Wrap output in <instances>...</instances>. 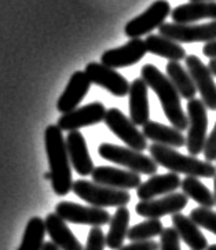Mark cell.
I'll return each instance as SVG.
<instances>
[{
    "label": "cell",
    "instance_id": "30bf717a",
    "mask_svg": "<svg viewBox=\"0 0 216 250\" xmlns=\"http://www.w3.org/2000/svg\"><path fill=\"white\" fill-rule=\"evenodd\" d=\"M55 213L62 220L73 224H84L91 227H102L108 224L112 216L104 208L97 206H83L75 202L62 201L55 206Z\"/></svg>",
    "mask_w": 216,
    "mask_h": 250
},
{
    "label": "cell",
    "instance_id": "d6a6232c",
    "mask_svg": "<svg viewBox=\"0 0 216 250\" xmlns=\"http://www.w3.org/2000/svg\"><path fill=\"white\" fill-rule=\"evenodd\" d=\"M105 246H106V236L101 227L91 228L84 250H104Z\"/></svg>",
    "mask_w": 216,
    "mask_h": 250
},
{
    "label": "cell",
    "instance_id": "277c9868",
    "mask_svg": "<svg viewBox=\"0 0 216 250\" xmlns=\"http://www.w3.org/2000/svg\"><path fill=\"white\" fill-rule=\"evenodd\" d=\"M72 190L84 202L97 208H120L126 206L131 201L130 192L126 190H117L88 180H76Z\"/></svg>",
    "mask_w": 216,
    "mask_h": 250
},
{
    "label": "cell",
    "instance_id": "ffe728a7",
    "mask_svg": "<svg viewBox=\"0 0 216 250\" xmlns=\"http://www.w3.org/2000/svg\"><path fill=\"white\" fill-rule=\"evenodd\" d=\"M180 177L178 173H164V175H153L146 182L136 188V195L141 201L154 199L160 195H168L180 187Z\"/></svg>",
    "mask_w": 216,
    "mask_h": 250
},
{
    "label": "cell",
    "instance_id": "60d3db41",
    "mask_svg": "<svg viewBox=\"0 0 216 250\" xmlns=\"http://www.w3.org/2000/svg\"><path fill=\"white\" fill-rule=\"evenodd\" d=\"M190 1H216V0H190Z\"/></svg>",
    "mask_w": 216,
    "mask_h": 250
},
{
    "label": "cell",
    "instance_id": "44dd1931",
    "mask_svg": "<svg viewBox=\"0 0 216 250\" xmlns=\"http://www.w3.org/2000/svg\"><path fill=\"white\" fill-rule=\"evenodd\" d=\"M45 232L51 238V242L61 250H84L80 241L57 213H48L44 219Z\"/></svg>",
    "mask_w": 216,
    "mask_h": 250
},
{
    "label": "cell",
    "instance_id": "ab89813d",
    "mask_svg": "<svg viewBox=\"0 0 216 250\" xmlns=\"http://www.w3.org/2000/svg\"><path fill=\"white\" fill-rule=\"evenodd\" d=\"M207 250H216V243L215 245H211V246H208V249Z\"/></svg>",
    "mask_w": 216,
    "mask_h": 250
},
{
    "label": "cell",
    "instance_id": "5bb4252c",
    "mask_svg": "<svg viewBox=\"0 0 216 250\" xmlns=\"http://www.w3.org/2000/svg\"><path fill=\"white\" fill-rule=\"evenodd\" d=\"M105 116H106V107L104 106V103L92 102L62 114L58 118L57 126L62 132L64 131H69V132L79 131L80 128H84V126L102 123L105 120Z\"/></svg>",
    "mask_w": 216,
    "mask_h": 250
},
{
    "label": "cell",
    "instance_id": "52a82bcc",
    "mask_svg": "<svg viewBox=\"0 0 216 250\" xmlns=\"http://www.w3.org/2000/svg\"><path fill=\"white\" fill-rule=\"evenodd\" d=\"M160 35L176 43H209L216 40V21L208 23L164 22L158 28Z\"/></svg>",
    "mask_w": 216,
    "mask_h": 250
},
{
    "label": "cell",
    "instance_id": "484cf974",
    "mask_svg": "<svg viewBox=\"0 0 216 250\" xmlns=\"http://www.w3.org/2000/svg\"><path fill=\"white\" fill-rule=\"evenodd\" d=\"M131 214L126 206H120L109 221V231L106 235V246L112 250H119L123 248V243L126 241L128 234Z\"/></svg>",
    "mask_w": 216,
    "mask_h": 250
},
{
    "label": "cell",
    "instance_id": "cb8c5ba5",
    "mask_svg": "<svg viewBox=\"0 0 216 250\" xmlns=\"http://www.w3.org/2000/svg\"><path fill=\"white\" fill-rule=\"evenodd\" d=\"M172 227L176 229L179 238L192 250H207L208 241L201 232L200 227L185 214H172Z\"/></svg>",
    "mask_w": 216,
    "mask_h": 250
},
{
    "label": "cell",
    "instance_id": "7402d4cb",
    "mask_svg": "<svg viewBox=\"0 0 216 250\" xmlns=\"http://www.w3.org/2000/svg\"><path fill=\"white\" fill-rule=\"evenodd\" d=\"M172 22L194 23L200 20L216 21V1H190L171 11Z\"/></svg>",
    "mask_w": 216,
    "mask_h": 250
},
{
    "label": "cell",
    "instance_id": "1f68e13d",
    "mask_svg": "<svg viewBox=\"0 0 216 250\" xmlns=\"http://www.w3.org/2000/svg\"><path fill=\"white\" fill-rule=\"evenodd\" d=\"M160 250H182L180 249V238L173 227L164 228L160 235Z\"/></svg>",
    "mask_w": 216,
    "mask_h": 250
},
{
    "label": "cell",
    "instance_id": "4fadbf2b",
    "mask_svg": "<svg viewBox=\"0 0 216 250\" xmlns=\"http://www.w3.org/2000/svg\"><path fill=\"white\" fill-rule=\"evenodd\" d=\"M84 72L88 76L91 84L94 83L98 87L109 91L112 95L123 98L127 96L130 92L131 84H128L127 79L123 74H120L116 69L105 66L97 62H89Z\"/></svg>",
    "mask_w": 216,
    "mask_h": 250
},
{
    "label": "cell",
    "instance_id": "4dcf8cb0",
    "mask_svg": "<svg viewBox=\"0 0 216 250\" xmlns=\"http://www.w3.org/2000/svg\"><path fill=\"white\" fill-rule=\"evenodd\" d=\"M198 226L216 235V212L207 208H195L189 216Z\"/></svg>",
    "mask_w": 216,
    "mask_h": 250
},
{
    "label": "cell",
    "instance_id": "9c48e42d",
    "mask_svg": "<svg viewBox=\"0 0 216 250\" xmlns=\"http://www.w3.org/2000/svg\"><path fill=\"white\" fill-rule=\"evenodd\" d=\"M171 4L167 0H156L148 10L132 18L124 28L126 36L130 39H141V36L149 35L165 22V18L171 15Z\"/></svg>",
    "mask_w": 216,
    "mask_h": 250
},
{
    "label": "cell",
    "instance_id": "5b68a950",
    "mask_svg": "<svg viewBox=\"0 0 216 250\" xmlns=\"http://www.w3.org/2000/svg\"><path fill=\"white\" fill-rule=\"evenodd\" d=\"M99 155L106 161L126 167L128 170L138 175H156L158 165L156 161L130 147H123L113 143H102L98 147Z\"/></svg>",
    "mask_w": 216,
    "mask_h": 250
},
{
    "label": "cell",
    "instance_id": "4316f807",
    "mask_svg": "<svg viewBox=\"0 0 216 250\" xmlns=\"http://www.w3.org/2000/svg\"><path fill=\"white\" fill-rule=\"evenodd\" d=\"M165 70H167L168 79L171 80L173 87L176 88L180 98H183L186 101H190V99L195 98L197 88H195L193 79L189 74L187 69H185L179 62H172V61H170L167 63V66H165Z\"/></svg>",
    "mask_w": 216,
    "mask_h": 250
},
{
    "label": "cell",
    "instance_id": "9a60e30c",
    "mask_svg": "<svg viewBox=\"0 0 216 250\" xmlns=\"http://www.w3.org/2000/svg\"><path fill=\"white\" fill-rule=\"evenodd\" d=\"M148 54L145 40L142 39H130V42L117 48L108 50L101 57V63L112 69L132 66L138 63Z\"/></svg>",
    "mask_w": 216,
    "mask_h": 250
},
{
    "label": "cell",
    "instance_id": "d6986e66",
    "mask_svg": "<svg viewBox=\"0 0 216 250\" xmlns=\"http://www.w3.org/2000/svg\"><path fill=\"white\" fill-rule=\"evenodd\" d=\"M130 120L135 125H143L150 121L149 87L142 79H135L130 85Z\"/></svg>",
    "mask_w": 216,
    "mask_h": 250
},
{
    "label": "cell",
    "instance_id": "8fae6325",
    "mask_svg": "<svg viewBox=\"0 0 216 250\" xmlns=\"http://www.w3.org/2000/svg\"><path fill=\"white\" fill-rule=\"evenodd\" d=\"M185 63L205 107L208 110L216 111V84L208 65H204L201 59L195 55H187Z\"/></svg>",
    "mask_w": 216,
    "mask_h": 250
},
{
    "label": "cell",
    "instance_id": "6da1fadb",
    "mask_svg": "<svg viewBox=\"0 0 216 250\" xmlns=\"http://www.w3.org/2000/svg\"><path fill=\"white\" fill-rule=\"evenodd\" d=\"M141 79L150 89L154 91V94L161 103V107L164 110L167 120L171 123L173 128L178 131H186L189 126L187 114L183 111L182 103H180V95L173 87L168 76L161 73V70L154 65H143L141 69Z\"/></svg>",
    "mask_w": 216,
    "mask_h": 250
},
{
    "label": "cell",
    "instance_id": "83f0119b",
    "mask_svg": "<svg viewBox=\"0 0 216 250\" xmlns=\"http://www.w3.org/2000/svg\"><path fill=\"white\" fill-rule=\"evenodd\" d=\"M180 187H182L183 194L186 195L187 198H192L193 201H195L198 205H201L202 208L212 209V208L216 205L214 194L209 191L208 187H205V186L198 180V177L186 176L182 180Z\"/></svg>",
    "mask_w": 216,
    "mask_h": 250
},
{
    "label": "cell",
    "instance_id": "7c38bea8",
    "mask_svg": "<svg viewBox=\"0 0 216 250\" xmlns=\"http://www.w3.org/2000/svg\"><path fill=\"white\" fill-rule=\"evenodd\" d=\"M189 198L183 192H171L163 198L141 201L135 206V212L145 219H161L168 214L180 213L187 206Z\"/></svg>",
    "mask_w": 216,
    "mask_h": 250
},
{
    "label": "cell",
    "instance_id": "2e32d148",
    "mask_svg": "<svg viewBox=\"0 0 216 250\" xmlns=\"http://www.w3.org/2000/svg\"><path fill=\"white\" fill-rule=\"evenodd\" d=\"M91 176H92L94 183L117 188V190H126V191L138 188L142 184L141 175L131 170L119 169V168L106 167V165L95 167Z\"/></svg>",
    "mask_w": 216,
    "mask_h": 250
},
{
    "label": "cell",
    "instance_id": "ba28073f",
    "mask_svg": "<svg viewBox=\"0 0 216 250\" xmlns=\"http://www.w3.org/2000/svg\"><path fill=\"white\" fill-rule=\"evenodd\" d=\"M104 123L121 142L127 145V147L141 153L148 148V139L136 128V125L117 107H110L106 110Z\"/></svg>",
    "mask_w": 216,
    "mask_h": 250
},
{
    "label": "cell",
    "instance_id": "836d02e7",
    "mask_svg": "<svg viewBox=\"0 0 216 250\" xmlns=\"http://www.w3.org/2000/svg\"><path fill=\"white\" fill-rule=\"evenodd\" d=\"M202 154L205 157V161H216V123L215 126H214V129L211 131V133L208 135V138H207L205 147H204Z\"/></svg>",
    "mask_w": 216,
    "mask_h": 250
},
{
    "label": "cell",
    "instance_id": "74e56055",
    "mask_svg": "<svg viewBox=\"0 0 216 250\" xmlns=\"http://www.w3.org/2000/svg\"><path fill=\"white\" fill-rule=\"evenodd\" d=\"M42 250H61L58 246H55L52 242H44L43 245V249Z\"/></svg>",
    "mask_w": 216,
    "mask_h": 250
},
{
    "label": "cell",
    "instance_id": "8d00e7d4",
    "mask_svg": "<svg viewBox=\"0 0 216 250\" xmlns=\"http://www.w3.org/2000/svg\"><path fill=\"white\" fill-rule=\"evenodd\" d=\"M208 67L209 70H211V73H212V76H215L216 77V59H211V61H209Z\"/></svg>",
    "mask_w": 216,
    "mask_h": 250
},
{
    "label": "cell",
    "instance_id": "e0dca14e",
    "mask_svg": "<svg viewBox=\"0 0 216 250\" xmlns=\"http://www.w3.org/2000/svg\"><path fill=\"white\" fill-rule=\"evenodd\" d=\"M89 87H91V81L86 72H82V70L75 72L70 76L67 85L57 102V110L65 114L77 109V106L84 99V96L88 94Z\"/></svg>",
    "mask_w": 216,
    "mask_h": 250
},
{
    "label": "cell",
    "instance_id": "3957f363",
    "mask_svg": "<svg viewBox=\"0 0 216 250\" xmlns=\"http://www.w3.org/2000/svg\"><path fill=\"white\" fill-rule=\"evenodd\" d=\"M150 157L157 165L170 169L178 175L211 179L216 176V167L208 161H200L193 155H183L173 147H167L153 143L150 145Z\"/></svg>",
    "mask_w": 216,
    "mask_h": 250
},
{
    "label": "cell",
    "instance_id": "8992f818",
    "mask_svg": "<svg viewBox=\"0 0 216 250\" xmlns=\"http://www.w3.org/2000/svg\"><path fill=\"white\" fill-rule=\"evenodd\" d=\"M187 126L186 147L189 154L197 157L201 154L207 142V129H208V114L207 107L201 99L194 98L187 102Z\"/></svg>",
    "mask_w": 216,
    "mask_h": 250
},
{
    "label": "cell",
    "instance_id": "f546056e",
    "mask_svg": "<svg viewBox=\"0 0 216 250\" xmlns=\"http://www.w3.org/2000/svg\"><path fill=\"white\" fill-rule=\"evenodd\" d=\"M164 231L163 223L158 219H148L139 224H135L128 229L127 238L131 242L138 241H150L154 236H160Z\"/></svg>",
    "mask_w": 216,
    "mask_h": 250
},
{
    "label": "cell",
    "instance_id": "f1b7e54d",
    "mask_svg": "<svg viewBox=\"0 0 216 250\" xmlns=\"http://www.w3.org/2000/svg\"><path fill=\"white\" fill-rule=\"evenodd\" d=\"M45 224L40 217H32L23 231L22 242L18 250H42L44 245Z\"/></svg>",
    "mask_w": 216,
    "mask_h": 250
},
{
    "label": "cell",
    "instance_id": "f35d334b",
    "mask_svg": "<svg viewBox=\"0 0 216 250\" xmlns=\"http://www.w3.org/2000/svg\"><path fill=\"white\" fill-rule=\"evenodd\" d=\"M214 191H215L214 197H215V204H216V176L214 177Z\"/></svg>",
    "mask_w": 216,
    "mask_h": 250
},
{
    "label": "cell",
    "instance_id": "ac0fdd59",
    "mask_svg": "<svg viewBox=\"0 0 216 250\" xmlns=\"http://www.w3.org/2000/svg\"><path fill=\"white\" fill-rule=\"evenodd\" d=\"M66 148L69 160L73 167V169L82 175L88 176L94 170V164L89 157L88 147H87V140L83 136L80 131H72L67 133L66 136Z\"/></svg>",
    "mask_w": 216,
    "mask_h": 250
},
{
    "label": "cell",
    "instance_id": "603a6c76",
    "mask_svg": "<svg viewBox=\"0 0 216 250\" xmlns=\"http://www.w3.org/2000/svg\"><path fill=\"white\" fill-rule=\"evenodd\" d=\"M142 133L146 139L161 146L173 148L186 146V138L183 136V132H180L173 126H167L156 121H148L143 125Z\"/></svg>",
    "mask_w": 216,
    "mask_h": 250
},
{
    "label": "cell",
    "instance_id": "7a4b0ae2",
    "mask_svg": "<svg viewBox=\"0 0 216 250\" xmlns=\"http://www.w3.org/2000/svg\"><path fill=\"white\" fill-rule=\"evenodd\" d=\"M45 153L50 165L52 188L57 195H66L72 191L73 177L72 164L69 160L66 140L62 136V131L57 125H48L44 131Z\"/></svg>",
    "mask_w": 216,
    "mask_h": 250
},
{
    "label": "cell",
    "instance_id": "d4e9b609",
    "mask_svg": "<svg viewBox=\"0 0 216 250\" xmlns=\"http://www.w3.org/2000/svg\"><path fill=\"white\" fill-rule=\"evenodd\" d=\"M146 50L153 55L161 57V58L168 59L172 62H179L186 59V50L182 45L173 42L168 37L161 36V35H151L146 37L145 40Z\"/></svg>",
    "mask_w": 216,
    "mask_h": 250
},
{
    "label": "cell",
    "instance_id": "e575fe53",
    "mask_svg": "<svg viewBox=\"0 0 216 250\" xmlns=\"http://www.w3.org/2000/svg\"><path fill=\"white\" fill-rule=\"evenodd\" d=\"M119 250H160V243L150 239V241H138V242H131L126 245Z\"/></svg>",
    "mask_w": 216,
    "mask_h": 250
},
{
    "label": "cell",
    "instance_id": "d590c367",
    "mask_svg": "<svg viewBox=\"0 0 216 250\" xmlns=\"http://www.w3.org/2000/svg\"><path fill=\"white\" fill-rule=\"evenodd\" d=\"M202 54L209 59H216V40L205 43V45L202 47Z\"/></svg>",
    "mask_w": 216,
    "mask_h": 250
}]
</instances>
